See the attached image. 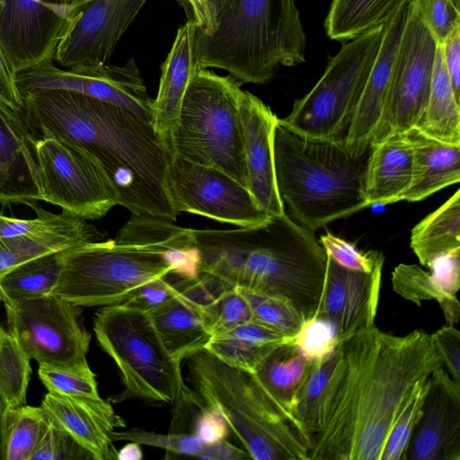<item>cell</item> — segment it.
Here are the masks:
<instances>
[{
	"label": "cell",
	"instance_id": "1",
	"mask_svg": "<svg viewBox=\"0 0 460 460\" xmlns=\"http://www.w3.org/2000/svg\"><path fill=\"white\" fill-rule=\"evenodd\" d=\"M440 367L424 331L373 325L341 341L309 426V460H380L396 418Z\"/></svg>",
	"mask_w": 460,
	"mask_h": 460
},
{
	"label": "cell",
	"instance_id": "2",
	"mask_svg": "<svg viewBox=\"0 0 460 460\" xmlns=\"http://www.w3.org/2000/svg\"><path fill=\"white\" fill-rule=\"evenodd\" d=\"M22 118L36 137H52L87 152L118 205L134 215L175 221L165 176L172 155L151 122L130 110L65 90L22 94Z\"/></svg>",
	"mask_w": 460,
	"mask_h": 460
},
{
	"label": "cell",
	"instance_id": "3",
	"mask_svg": "<svg viewBox=\"0 0 460 460\" xmlns=\"http://www.w3.org/2000/svg\"><path fill=\"white\" fill-rule=\"evenodd\" d=\"M200 273L223 288L263 292L289 303L304 321L316 317L327 254L313 231L286 212L236 229H193Z\"/></svg>",
	"mask_w": 460,
	"mask_h": 460
},
{
	"label": "cell",
	"instance_id": "4",
	"mask_svg": "<svg viewBox=\"0 0 460 460\" xmlns=\"http://www.w3.org/2000/svg\"><path fill=\"white\" fill-rule=\"evenodd\" d=\"M193 244V229L132 214L113 240L63 251L50 294L81 307L121 304L146 282L172 274L168 256Z\"/></svg>",
	"mask_w": 460,
	"mask_h": 460
},
{
	"label": "cell",
	"instance_id": "5",
	"mask_svg": "<svg viewBox=\"0 0 460 460\" xmlns=\"http://www.w3.org/2000/svg\"><path fill=\"white\" fill-rule=\"evenodd\" d=\"M371 151L354 149L344 138L307 137L278 119L273 137L279 195L296 222L314 232L368 204L365 175Z\"/></svg>",
	"mask_w": 460,
	"mask_h": 460
},
{
	"label": "cell",
	"instance_id": "6",
	"mask_svg": "<svg viewBox=\"0 0 460 460\" xmlns=\"http://www.w3.org/2000/svg\"><path fill=\"white\" fill-rule=\"evenodd\" d=\"M194 48L199 68L226 70L241 84H266L305 61L295 0H233L212 31L196 29Z\"/></svg>",
	"mask_w": 460,
	"mask_h": 460
},
{
	"label": "cell",
	"instance_id": "7",
	"mask_svg": "<svg viewBox=\"0 0 460 460\" xmlns=\"http://www.w3.org/2000/svg\"><path fill=\"white\" fill-rule=\"evenodd\" d=\"M187 360V378L199 408L218 411L252 459L309 460L308 439L252 372L229 366L206 349Z\"/></svg>",
	"mask_w": 460,
	"mask_h": 460
},
{
	"label": "cell",
	"instance_id": "8",
	"mask_svg": "<svg viewBox=\"0 0 460 460\" xmlns=\"http://www.w3.org/2000/svg\"><path fill=\"white\" fill-rule=\"evenodd\" d=\"M241 84L230 75L199 68L185 93L168 147L172 156L217 168L247 188Z\"/></svg>",
	"mask_w": 460,
	"mask_h": 460
},
{
	"label": "cell",
	"instance_id": "9",
	"mask_svg": "<svg viewBox=\"0 0 460 460\" xmlns=\"http://www.w3.org/2000/svg\"><path fill=\"white\" fill-rule=\"evenodd\" d=\"M93 331L120 372L123 388L111 402L142 398L198 406L197 396L183 380L181 362L167 351L148 313L123 304L102 306Z\"/></svg>",
	"mask_w": 460,
	"mask_h": 460
},
{
	"label": "cell",
	"instance_id": "10",
	"mask_svg": "<svg viewBox=\"0 0 460 460\" xmlns=\"http://www.w3.org/2000/svg\"><path fill=\"white\" fill-rule=\"evenodd\" d=\"M385 25V24H384ZM384 25L342 43L314 86L279 121L312 137L344 138L376 58Z\"/></svg>",
	"mask_w": 460,
	"mask_h": 460
},
{
	"label": "cell",
	"instance_id": "11",
	"mask_svg": "<svg viewBox=\"0 0 460 460\" xmlns=\"http://www.w3.org/2000/svg\"><path fill=\"white\" fill-rule=\"evenodd\" d=\"M4 305L7 332L30 359L39 365L91 369L86 358L91 334L78 322L81 306L51 294Z\"/></svg>",
	"mask_w": 460,
	"mask_h": 460
},
{
	"label": "cell",
	"instance_id": "12",
	"mask_svg": "<svg viewBox=\"0 0 460 460\" xmlns=\"http://www.w3.org/2000/svg\"><path fill=\"white\" fill-rule=\"evenodd\" d=\"M41 201L84 220L104 217L117 197L98 163L82 148L64 140L35 137Z\"/></svg>",
	"mask_w": 460,
	"mask_h": 460
},
{
	"label": "cell",
	"instance_id": "13",
	"mask_svg": "<svg viewBox=\"0 0 460 460\" xmlns=\"http://www.w3.org/2000/svg\"><path fill=\"white\" fill-rule=\"evenodd\" d=\"M437 42L412 3L395 53L383 113L371 144L414 128L429 99Z\"/></svg>",
	"mask_w": 460,
	"mask_h": 460
},
{
	"label": "cell",
	"instance_id": "14",
	"mask_svg": "<svg viewBox=\"0 0 460 460\" xmlns=\"http://www.w3.org/2000/svg\"><path fill=\"white\" fill-rule=\"evenodd\" d=\"M165 186L174 211L248 227L271 216L257 203L249 190L226 172L172 156Z\"/></svg>",
	"mask_w": 460,
	"mask_h": 460
},
{
	"label": "cell",
	"instance_id": "15",
	"mask_svg": "<svg viewBox=\"0 0 460 460\" xmlns=\"http://www.w3.org/2000/svg\"><path fill=\"white\" fill-rule=\"evenodd\" d=\"M22 94L34 90H65L130 110L151 122L152 100L147 93L135 58L125 65L101 64L62 69L53 59L15 74Z\"/></svg>",
	"mask_w": 460,
	"mask_h": 460
},
{
	"label": "cell",
	"instance_id": "16",
	"mask_svg": "<svg viewBox=\"0 0 460 460\" xmlns=\"http://www.w3.org/2000/svg\"><path fill=\"white\" fill-rule=\"evenodd\" d=\"M147 0H71L54 60L65 68L106 64Z\"/></svg>",
	"mask_w": 460,
	"mask_h": 460
},
{
	"label": "cell",
	"instance_id": "17",
	"mask_svg": "<svg viewBox=\"0 0 460 460\" xmlns=\"http://www.w3.org/2000/svg\"><path fill=\"white\" fill-rule=\"evenodd\" d=\"M71 0H0V48L16 74L53 59Z\"/></svg>",
	"mask_w": 460,
	"mask_h": 460
},
{
	"label": "cell",
	"instance_id": "18",
	"mask_svg": "<svg viewBox=\"0 0 460 460\" xmlns=\"http://www.w3.org/2000/svg\"><path fill=\"white\" fill-rule=\"evenodd\" d=\"M427 383L406 460H460V382L440 367Z\"/></svg>",
	"mask_w": 460,
	"mask_h": 460
},
{
	"label": "cell",
	"instance_id": "19",
	"mask_svg": "<svg viewBox=\"0 0 460 460\" xmlns=\"http://www.w3.org/2000/svg\"><path fill=\"white\" fill-rule=\"evenodd\" d=\"M383 264L371 272L341 267L327 256L324 288L316 317L331 322L342 341L375 325Z\"/></svg>",
	"mask_w": 460,
	"mask_h": 460
},
{
	"label": "cell",
	"instance_id": "20",
	"mask_svg": "<svg viewBox=\"0 0 460 460\" xmlns=\"http://www.w3.org/2000/svg\"><path fill=\"white\" fill-rule=\"evenodd\" d=\"M247 188L270 216L285 212L279 195L275 171L273 137L276 114L261 99L243 91L239 102Z\"/></svg>",
	"mask_w": 460,
	"mask_h": 460
},
{
	"label": "cell",
	"instance_id": "21",
	"mask_svg": "<svg viewBox=\"0 0 460 460\" xmlns=\"http://www.w3.org/2000/svg\"><path fill=\"white\" fill-rule=\"evenodd\" d=\"M181 281V289L175 296L148 313L167 351L181 363L204 349L211 338L203 304L216 293L201 275Z\"/></svg>",
	"mask_w": 460,
	"mask_h": 460
},
{
	"label": "cell",
	"instance_id": "22",
	"mask_svg": "<svg viewBox=\"0 0 460 460\" xmlns=\"http://www.w3.org/2000/svg\"><path fill=\"white\" fill-rule=\"evenodd\" d=\"M34 141L22 113L0 102V204L41 200Z\"/></svg>",
	"mask_w": 460,
	"mask_h": 460
},
{
	"label": "cell",
	"instance_id": "23",
	"mask_svg": "<svg viewBox=\"0 0 460 460\" xmlns=\"http://www.w3.org/2000/svg\"><path fill=\"white\" fill-rule=\"evenodd\" d=\"M410 2L402 0L384 25L378 51L344 137L350 148L362 149L371 144L385 103L394 60Z\"/></svg>",
	"mask_w": 460,
	"mask_h": 460
},
{
	"label": "cell",
	"instance_id": "24",
	"mask_svg": "<svg viewBox=\"0 0 460 460\" xmlns=\"http://www.w3.org/2000/svg\"><path fill=\"white\" fill-rule=\"evenodd\" d=\"M40 406L50 421L67 431L95 460L117 459L109 432L126 424L109 402L48 392Z\"/></svg>",
	"mask_w": 460,
	"mask_h": 460
},
{
	"label": "cell",
	"instance_id": "25",
	"mask_svg": "<svg viewBox=\"0 0 460 460\" xmlns=\"http://www.w3.org/2000/svg\"><path fill=\"white\" fill-rule=\"evenodd\" d=\"M195 33L196 27L188 22L178 29L161 67L157 95L152 100L151 124L167 147L187 88L199 69L194 48Z\"/></svg>",
	"mask_w": 460,
	"mask_h": 460
},
{
	"label": "cell",
	"instance_id": "26",
	"mask_svg": "<svg viewBox=\"0 0 460 460\" xmlns=\"http://www.w3.org/2000/svg\"><path fill=\"white\" fill-rule=\"evenodd\" d=\"M412 176V150L406 133L371 144L364 196L368 206L402 200Z\"/></svg>",
	"mask_w": 460,
	"mask_h": 460
},
{
	"label": "cell",
	"instance_id": "27",
	"mask_svg": "<svg viewBox=\"0 0 460 460\" xmlns=\"http://www.w3.org/2000/svg\"><path fill=\"white\" fill-rule=\"evenodd\" d=\"M406 136L412 150V176L402 200L419 201L460 181V146L431 138L416 128Z\"/></svg>",
	"mask_w": 460,
	"mask_h": 460
},
{
	"label": "cell",
	"instance_id": "28",
	"mask_svg": "<svg viewBox=\"0 0 460 460\" xmlns=\"http://www.w3.org/2000/svg\"><path fill=\"white\" fill-rule=\"evenodd\" d=\"M102 240L104 235L81 217L55 229L0 238V276L31 259Z\"/></svg>",
	"mask_w": 460,
	"mask_h": 460
},
{
	"label": "cell",
	"instance_id": "29",
	"mask_svg": "<svg viewBox=\"0 0 460 460\" xmlns=\"http://www.w3.org/2000/svg\"><path fill=\"white\" fill-rule=\"evenodd\" d=\"M292 339L252 320L211 336L204 349L229 366L253 372L270 353Z\"/></svg>",
	"mask_w": 460,
	"mask_h": 460
},
{
	"label": "cell",
	"instance_id": "30",
	"mask_svg": "<svg viewBox=\"0 0 460 460\" xmlns=\"http://www.w3.org/2000/svg\"><path fill=\"white\" fill-rule=\"evenodd\" d=\"M308 361L291 343L282 345L270 353L252 374L279 409L309 437L295 417L292 410L294 395L305 373Z\"/></svg>",
	"mask_w": 460,
	"mask_h": 460
},
{
	"label": "cell",
	"instance_id": "31",
	"mask_svg": "<svg viewBox=\"0 0 460 460\" xmlns=\"http://www.w3.org/2000/svg\"><path fill=\"white\" fill-rule=\"evenodd\" d=\"M410 244L425 267L460 252V190L411 229Z\"/></svg>",
	"mask_w": 460,
	"mask_h": 460
},
{
	"label": "cell",
	"instance_id": "32",
	"mask_svg": "<svg viewBox=\"0 0 460 460\" xmlns=\"http://www.w3.org/2000/svg\"><path fill=\"white\" fill-rule=\"evenodd\" d=\"M414 128L436 140L460 146V101L456 97L438 44L427 105Z\"/></svg>",
	"mask_w": 460,
	"mask_h": 460
},
{
	"label": "cell",
	"instance_id": "33",
	"mask_svg": "<svg viewBox=\"0 0 460 460\" xmlns=\"http://www.w3.org/2000/svg\"><path fill=\"white\" fill-rule=\"evenodd\" d=\"M402 0H332L324 20L327 36L347 42L384 25Z\"/></svg>",
	"mask_w": 460,
	"mask_h": 460
},
{
	"label": "cell",
	"instance_id": "34",
	"mask_svg": "<svg viewBox=\"0 0 460 460\" xmlns=\"http://www.w3.org/2000/svg\"><path fill=\"white\" fill-rule=\"evenodd\" d=\"M62 252L31 259L0 276V295L4 303L50 294L61 270Z\"/></svg>",
	"mask_w": 460,
	"mask_h": 460
},
{
	"label": "cell",
	"instance_id": "35",
	"mask_svg": "<svg viewBox=\"0 0 460 460\" xmlns=\"http://www.w3.org/2000/svg\"><path fill=\"white\" fill-rule=\"evenodd\" d=\"M49 420L40 406L7 408L4 422V460H31Z\"/></svg>",
	"mask_w": 460,
	"mask_h": 460
},
{
	"label": "cell",
	"instance_id": "36",
	"mask_svg": "<svg viewBox=\"0 0 460 460\" xmlns=\"http://www.w3.org/2000/svg\"><path fill=\"white\" fill-rule=\"evenodd\" d=\"M17 340L4 330L0 340V396L7 408L26 404L31 367Z\"/></svg>",
	"mask_w": 460,
	"mask_h": 460
},
{
	"label": "cell",
	"instance_id": "37",
	"mask_svg": "<svg viewBox=\"0 0 460 460\" xmlns=\"http://www.w3.org/2000/svg\"><path fill=\"white\" fill-rule=\"evenodd\" d=\"M235 288L246 299L253 321L287 337L293 338L298 332L305 321L289 303L263 292Z\"/></svg>",
	"mask_w": 460,
	"mask_h": 460
},
{
	"label": "cell",
	"instance_id": "38",
	"mask_svg": "<svg viewBox=\"0 0 460 460\" xmlns=\"http://www.w3.org/2000/svg\"><path fill=\"white\" fill-rule=\"evenodd\" d=\"M203 311L211 336L252 320L246 299L235 287L223 288L216 292L204 302Z\"/></svg>",
	"mask_w": 460,
	"mask_h": 460
},
{
	"label": "cell",
	"instance_id": "39",
	"mask_svg": "<svg viewBox=\"0 0 460 460\" xmlns=\"http://www.w3.org/2000/svg\"><path fill=\"white\" fill-rule=\"evenodd\" d=\"M335 356L336 349L330 357L322 361L308 362L305 373L294 395L292 402L293 413L304 427L308 437L309 426L313 420L318 399L332 369Z\"/></svg>",
	"mask_w": 460,
	"mask_h": 460
},
{
	"label": "cell",
	"instance_id": "40",
	"mask_svg": "<svg viewBox=\"0 0 460 460\" xmlns=\"http://www.w3.org/2000/svg\"><path fill=\"white\" fill-rule=\"evenodd\" d=\"M427 380L417 390L394 422L383 447L380 460H406L413 431L422 412L428 388Z\"/></svg>",
	"mask_w": 460,
	"mask_h": 460
},
{
	"label": "cell",
	"instance_id": "41",
	"mask_svg": "<svg viewBox=\"0 0 460 460\" xmlns=\"http://www.w3.org/2000/svg\"><path fill=\"white\" fill-rule=\"evenodd\" d=\"M394 290L417 305L422 301L435 299L442 301L449 296L439 287L431 273L426 272L416 264H399L392 273Z\"/></svg>",
	"mask_w": 460,
	"mask_h": 460
},
{
	"label": "cell",
	"instance_id": "42",
	"mask_svg": "<svg viewBox=\"0 0 460 460\" xmlns=\"http://www.w3.org/2000/svg\"><path fill=\"white\" fill-rule=\"evenodd\" d=\"M109 438L115 441H135L141 446H150L164 449L167 454L197 457L203 450L205 444L193 433L173 432L159 434L134 428L123 431L112 430Z\"/></svg>",
	"mask_w": 460,
	"mask_h": 460
},
{
	"label": "cell",
	"instance_id": "43",
	"mask_svg": "<svg viewBox=\"0 0 460 460\" xmlns=\"http://www.w3.org/2000/svg\"><path fill=\"white\" fill-rule=\"evenodd\" d=\"M39 377L50 393L70 396L100 398L95 374L60 367L39 365Z\"/></svg>",
	"mask_w": 460,
	"mask_h": 460
},
{
	"label": "cell",
	"instance_id": "44",
	"mask_svg": "<svg viewBox=\"0 0 460 460\" xmlns=\"http://www.w3.org/2000/svg\"><path fill=\"white\" fill-rule=\"evenodd\" d=\"M340 341L334 325L320 317L304 322L293 337V344L308 362H319L330 357Z\"/></svg>",
	"mask_w": 460,
	"mask_h": 460
},
{
	"label": "cell",
	"instance_id": "45",
	"mask_svg": "<svg viewBox=\"0 0 460 460\" xmlns=\"http://www.w3.org/2000/svg\"><path fill=\"white\" fill-rule=\"evenodd\" d=\"M27 206L35 211V217L29 219L17 218L0 214V238L14 237L55 229L78 217L62 210L59 214L52 213L38 205L37 202H30Z\"/></svg>",
	"mask_w": 460,
	"mask_h": 460
},
{
	"label": "cell",
	"instance_id": "46",
	"mask_svg": "<svg viewBox=\"0 0 460 460\" xmlns=\"http://www.w3.org/2000/svg\"><path fill=\"white\" fill-rule=\"evenodd\" d=\"M320 243L329 258L341 267L350 270L371 272L379 264L384 263L385 259L380 252L369 251L363 253L354 244L329 232L321 235Z\"/></svg>",
	"mask_w": 460,
	"mask_h": 460
},
{
	"label": "cell",
	"instance_id": "47",
	"mask_svg": "<svg viewBox=\"0 0 460 460\" xmlns=\"http://www.w3.org/2000/svg\"><path fill=\"white\" fill-rule=\"evenodd\" d=\"M95 460L67 431L49 420L31 460Z\"/></svg>",
	"mask_w": 460,
	"mask_h": 460
},
{
	"label": "cell",
	"instance_id": "48",
	"mask_svg": "<svg viewBox=\"0 0 460 460\" xmlns=\"http://www.w3.org/2000/svg\"><path fill=\"white\" fill-rule=\"evenodd\" d=\"M412 3L437 44L442 43L460 23V7L454 0H412Z\"/></svg>",
	"mask_w": 460,
	"mask_h": 460
},
{
	"label": "cell",
	"instance_id": "49",
	"mask_svg": "<svg viewBox=\"0 0 460 460\" xmlns=\"http://www.w3.org/2000/svg\"><path fill=\"white\" fill-rule=\"evenodd\" d=\"M166 277L146 282L121 304L146 313L165 304L181 291L182 286L181 279L172 283Z\"/></svg>",
	"mask_w": 460,
	"mask_h": 460
},
{
	"label": "cell",
	"instance_id": "50",
	"mask_svg": "<svg viewBox=\"0 0 460 460\" xmlns=\"http://www.w3.org/2000/svg\"><path fill=\"white\" fill-rule=\"evenodd\" d=\"M441 358L443 367L449 375L460 382V332L454 326L447 324L430 334Z\"/></svg>",
	"mask_w": 460,
	"mask_h": 460
},
{
	"label": "cell",
	"instance_id": "51",
	"mask_svg": "<svg viewBox=\"0 0 460 460\" xmlns=\"http://www.w3.org/2000/svg\"><path fill=\"white\" fill-rule=\"evenodd\" d=\"M195 420L194 432L205 445L225 439L230 430L224 417L216 410L202 406Z\"/></svg>",
	"mask_w": 460,
	"mask_h": 460
},
{
	"label": "cell",
	"instance_id": "52",
	"mask_svg": "<svg viewBox=\"0 0 460 460\" xmlns=\"http://www.w3.org/2000/svg\"><path fill=\"white\" fill-rule=\"evenodd\" d=\"M456 97L460 101V23L438 44Z\"/></svg>",
	"mask_w": 460,
	"mask_h": 460
},
{
	"label": "cell",
	"instance_id": "53",
	"mask_svg": "<svg viewBox=\"0 0 460 460\" xmlns=\"http://www.w3.org/2000/svg\"><path fill=\"white\" fill-rule=\"evenodd\" d=\"M429 268L446 294H456L460 287V252L440 257Z\"/></svg>",
	"mask_w": 460,
	"mask_h": 460
},
{
	"label": "cell",
	"instance_id": "54",
	"mask_svg": "<svg viewBox=\"0 0 460 460\" xmlns=\"http://www.w3.org/2000/svg\"><path fill=\"white\" fill-rule=\"evenodd\" d=\"M0 102L22 113V96L17 86L15 73L0 48Z\"/></svg>",
	"mask_w": 460,
	"mask_h": 460
},
{
	"label": "cell",
	"instance_id": "55",
	"mask_svg": "<svg viewBox=\"0 0 460 460\" xmlns=\"http://www.w3.org/2000/svg\"><path fill=\"white\" fill-rule=\"evenodd\" d=\"M183 8L187 22L192 23L198 31L210 32L216 23L212 16L208 0H176Z\"/></svg>",
	"mask_w": 460,
	"mask_h": 460
},
{
	"label": "cell",
	"instance_id": "56",
	"mask_svg": "<svg viewBox=\"0 0 460 460\" xmlns=\"http://www.w3.org/2000/svg\"><path fill=\"white\" fill-rule=\"evenodd\" d=\"M201 460H243L252 459L250 455L226 438L217 443L205 445L203 450L196 457Z\"/></svg>",
	"mask_w": 460,
	"mask_h": 460
},
{
	"label": "cell",
	"instance_id": "57",
	"mask_svg": "<svg viewBox=\"0 0 460 460\" xmlns=\"http://www.w3.org/2000/svg\"><path fill=\"white\" fill-rule=\"evenodd\" d=\"M447 324L454 325L459 321L460 305L456 295L449 296L438 302Z\"/></svg>",
	"mask_w": 460,
	"mask_h": 460
},
{
	"label": "cell",
	"instance_id": "58",
	"mask_svg": "<svg viewBox=\"0 0 460 460\" xmlns=\"http://www.w3.org/2000/svg\"><path fill=\"white\" fill-rule=\"evenodd\" d=\"M142 457L141 445L135 441H129L117 451V459L119 460H140Z\"/></svg>",
	"mask_w": 460,
	"mask_h": 460
},
{
	"label": "cell",
	"instance_id": "59",
	"mask_svg": "<svg viewBox=\"0 0 460 460\" xmlns=\"http://www.w3.org/2000/svg\"><path fill=\"white\" fill-rule=\"evenodd\" d=\"M233 0H208L212 16L217 24V21L222 13L229 7Z\"/></svg>",
	"mask_w": 460,
	"mask_h": 460
},
{
	"label": "cell",
	"instance_id": "60",
	"mask_svg": "<svg viewBox=\"0 0 460 460\" xmlns=\"http://www.w3.org/2000/svg\"><path fill=\"white\" fill-rule=\"evenodd\" d=\"M7 406L0 396V460H4V422Z\"/></svg>",
	"mask_w": 460,
	"mask_h": 460
},
{
	"label": "cell",
	"instance_id": "61",
	"mask_svg": "<svg viewBox=\"0 0 460 460\" xmlns=\"http://www.w3.org/2000/svg\"><path fill=\"white\" fill-rule=\"evenodd\" d=\"M454 2L458 7H460V0H454Z\"/></svg>",
	"mask_w": 460,
	"mask_h": 460
},
{
	"label": "cell",
	"instance_id": "62",
	"mask_svg": "<svg viewBox=\"0 0 460 460\" xmlns=\"http://www.w3.org/2000/svg\"><path fill=\"white\" fill-rule=\"evenodd\" d=\"M2 300V296L0 295V301ZM3 328L0 326V340H1V333H2Z\"/></svg>",
	"mask_w": 460,
	"mask_h": 460
}]
</instances>
